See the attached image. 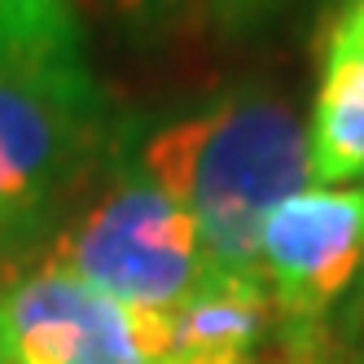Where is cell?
I'll return each mask as SVG.
<instances>
[{
  "mask_svg": "<svg viewBox=\"0 0 364 364\" xmlns=\"http://www.w3.org/2000/svg\"><path fill=\"white\" fill-rule=\"evenodd\" d=\"M136 167L189 211L211 277H259L268 215L311 189L307 123L281 92L255 84L149 127Z\"/></svg>",
  "mask_w": 364,
  "mask_h": 364,
  "instance_id": "cell-1",
  "label": "cell"
},
{
  "mask_svg": "<svg viewBox=\"0 0 364 364\" xmlns=\"http://www.w3.org/2000/svg\"><path fill=\"white\" fill-rule=\"evenodd\" d=\"M106 136L88 62L0 66V277L58 237Z\"/></svg>",
  "mask_w": 364,
  "mask_h": 364,
  "instance_id": "cell-2",
  "label": "cell"
},
{
  "mask_svg": "<svg viewBox=\"0 0 364 364\" xmlns=\"http://www.w3.org/2000/svg\"><path fill=\"white\" fill-rule=\"evenodd\" d=\"M48 259L92 290L154 316H167L211 277L198 224L136 163H123L84 206L66 215Z\"/></svg>",
  "mask_w": 364,
  "mask_h": 364,
  "instance_id": "cell-3",
  "label": "cell"
},
{
  "mask_svg": "<svg viewBox=\"0 0 364 364\" xmlns=\"http://www.w3.org/2000/svg\"><path fill=\"white\" fill-rule=\"evenodd\" d=\"M0 364H167V333L40 255L0 277Z\"/></svg>",
  "mask_w": 364,
  "mask_h": 364,
  "instance_id": "cell-4",
  "label": "cell"
},
{
  "mask_svg": "<svg viewBox=\"0 0 364 364\" xmlns=\"http://www.w3.org/2000/svg\"><path fill=\"white\" fill-rule=\"evenodd\" d=\"M364 272V185H311L285 198L259 237V277L281 347H325V321Z\"/></svg>",
  "mask_w": 364,
  "mask_h": 364,
  "instance_id": "cell-5",
  "label": "cell"
},
{
  "mask_svg": "<svg viewBox=\"0 0 364 364\" xmlns=\"http://www.w3.org/2000/svg\"><path fill=\"white\" fill-rule=\"evenodd\" d=\"M311 185H364V5L333 14L307 119Z\"/></svg>",
  "mask_w": 364,
  "mask_h": 364,
  "instance_id": "cell-6",
  "label": "cell"
},
{
  "mask_svg": "<svg viewBox=\"0 0 364 364\" xmlns=\"http://www.w3.org/2000/svg\"><path fill=\"white\" fill-rule=\"evenodd\" d=\"M277 329L268 285L259 277H206L167 316V364H255Z\"/></svg>",
  "mask_w": 364,
  "mask_h": 364,
  "instance_id": "cell-7",
  "label": "cell"
},
{
  "mask_svg": "<svg viewBox=\"0 0 364 364\" xmlns=\"http://www.w3.org/2000/svg\"><path fill=\"white\" fill-rule=\"evenodd\" d=\"M84 62L75 0H0V66Z\"/></svg>",
  "mask_w": 364,
  "mask_h": 364,
  "instance_id": "cell-8",
  "label": "cell"
},
{
  "mask_svg": "<svg viewBox=\"0 0 364 364\" xmlns=\"http://www.w3.org/2000/svg\"><path fill=\"white\" fill-rule=\"evenodd\" d=\"M277 5H281V0H211V14H215L220 27H228V31H250L268 14H277Z\"/></svg>",
  "mask_w": 364,
  "mask_h": 364,
  "instance_id": "cell-9",
  "label": "cell"
},
{
  "mask_svg": "<svg viewBox=\"0 0 364 364\" xmlns=\"http://www.w3.org/2000/svg\"><path fill=\"white\" fill-rule=\"evenodd\" d=\"M347 329H364V272L351 290V303H347Z\"/></svg>",
  "mask_w": 364,
  "mask_h": 364,
  "instance_id": "cell-10",
  "label": "cell"
},
{
  "mask_svg": "<svg viewBox=\"0 0 364 364\" xmlns=\"http://www.w3.org/2000/svg\"><path fill=\"white\" fill-rule=\"evenodd\" d=\"M119 5H123L127 14H145V18H149V14H167L171 5H180V0H119Z\"/></svg>",
  "mask_w": 364,
  "mask_h": 364,
  "instance_id": "cell-11",
  "label": "cell"
},
{
  "mask_svg": "<svg viewBox=\"0 0 364 364\" xmlns=\"http://www.w3.org/2000/svg\"><path fill=\"white\" fill-rule=\"evenodd\" d=\"M325 347H329V343H325ZM325 347H311V351H285V364H338V360H329Z\"/></svg>",
  "mask_w": 364,
  "mask_h": 364,
  "instance_id": "cell-12",
  "label": "cell"
},
{
  "mask_svg": "<svg viewBox=\"0 0 364 364\" xmlns=\"http://www.w3.org/2000/svg\"><path fill=\"white\" fill-rule=\"evenodd\" d=\"M360 5H364V0H360Z\"/></svg>",
  "mask_w": 364,
  "mask_h": 364,
  "instance_id": "cell-13",
  "label": "cell"
}]
</instances>
